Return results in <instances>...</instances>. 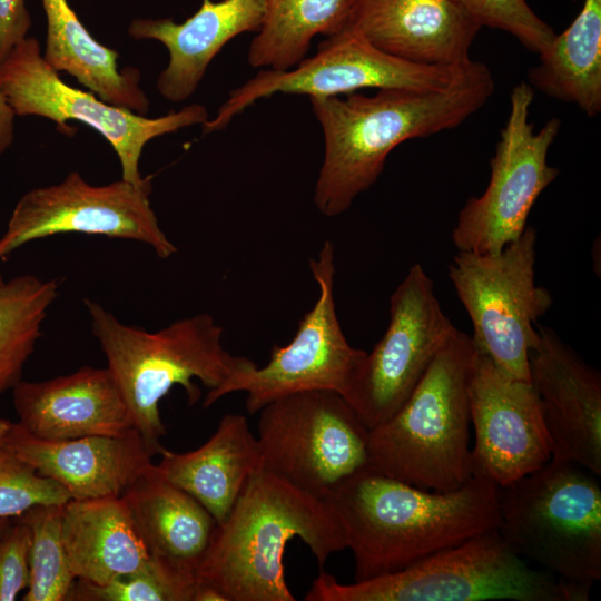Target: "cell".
<instances>
[{"instance_id":"6da1fadb","label":"cell","mask_w":601,"mask_h":601,"mask_svg":"<svg viewBox=\"0 0 601 601\" xmlns=\"http://www.w3.org/2000/svg\"><path fill=\"white\" fill-rule=\"evenodd\" d=\"M494 91L486 65L469 61L437 89H377L374 95L309 97L324 135V157L314 204L325 216L346 211L375 184L398 145L454 129L481 109Z\"/></svg>"},{"instance_id":"7a4b0ae2","label":"cell","mask_w":601,"mask_h":601,"mask_svg":"<svg viewBox=\"0 0 601 601\" xmlns=\"http://www.w3.org/2000/svg\"><path fill=\"white\" fill-rule=\"evenodd\" d=\"M321 497L343 526L354 581L401 571L500 524V487L475 476L435 492L365 469Z\"/></svg>"},{"instance_id":"3957f363","label":"cell","mask_w":601,"mask_h":601,"mask_svg":"<svg viewBox=\"0 0 601 601\" xmlns=\"http://www.w3.org/2000/svg\"><path fill=\"white\" fill-rule=\"evenodd\" d=\"M296 536L321 569L333 553L347 549L343 526L323 497L259 467L217 524L197 583L213 588L224 601H295L284 554Z\"/></svg>"},{"instance_id":"277c9868","label":"cell","mask_w":601,"mask_h":601,"mask_svg":"<svg viewBox=\"0 0 601 601\" xmlns=\"http://www.w3.org/2000/svg\"><path fill=\"white\" fill-rule=\"evenodd\" d=\"M85 305L107 368L152 456L166 435L159 404L175 385L183 386L189 404H194L200 391L193 378L210 391L255 364L224 348V329L210 314L180 318L152 333L124 324L96 300L85 299Z\"/></svg>"},{"instance_id":"5b68a950","label":"cell","mask_w":601,"mask_h":601,"mask_svg":"<svg viewBox=\"0 0 601 601\" xmlns=\"http://www.w3.org/2000/svg\"><path fill=\"white\" fill-rule=\"evenodd\" d=\"M477 349L457 329L385 423L370 430L368 469L435 492L472 477L470 383Z\"/></svg>"},{"instance_id":"8992f818","label":"cell","mask_w":601,"mask_h":601,"mask_svg":"<svg viewBox=\"0 0 601 601\" xmlns=\"http://www.w3.org/2000/svg\"><path fill=\"white\" fill-rule=\"evenodd\" d=\"M497 532L513 553L556 579H601V487L584 467L551 459L500 487Z\"/></svg>"},{"instance_id":"52a82bcc","label":"cell","mask_w":601,"mask_h":601,"mask_svg":"<svg viewBox=\"0 0 601 601\" xmlns=\"http://www.w3.org/2000/svg\"><path fill=\"white\" fill-rule=\"evenodd\" d=\"M306 601H564L553 574L534 569L497 530L393 573L343 584L321 570Z\"/></svg>"},{"instance_id":"ba28073f","label":"cell","mask_w":601,"mask_h":601,"mask_svg":"<svg viewBox=\"0 0 601 601\" xmlns=\"http://www.w3.org/2000/svg\"><path fill=\"white\" fill-rule=\"evenodd\" d=\"M536 231L494 254L459 252L449 277L473 325L477 352L505 375L530 382L529 356L539 342L538 319L553 300L535 283Z\"/></svg>"},{"instance_id":"9c48e42d","label":"cell","mask_w":601,"mask_h":601,"mask_svg":"<svg viewBox=\"0 0 601 601\" xmlns=\"http://www.w3.org/2000/svg\"><path fill=\"white\" fill-rule=\"evenodd\" d=\"M260 466L323 496L368 469V434L337 392L313 390L279 397L259 412Z\"/></svg>"},{"instance_id":"30bf717a","label":"cell","mask_w":601,"mask_h":601,"mask_svg":"<svg viewBox=\"0 0 601 601\" xmlns=\"http://www.w3.org/2000/svg\"><path fill=\"white\" fill-rule=\"evenodd\" d=\"M533 99L528 82L512 88L509 115L490 160L489 184L481 196L466 201L452 231L459 252L494 254L518 239L538 197L559 175L548 154L561 121L551 118L536 130L530 121Z\"/></svg>"},{"instance_id":"8fae6325","label":"cell","mask_w":601,"mask_h":601,"mask_svg":"<svg viewBox=\"0 0 601 601\" xmlns=\"http://www.w3.org/2000/svg\"><path fill=\"white\" fill-rule=\"evenodd\" d=\"M309 269L318 296L300 318L294 338L285 346L274 344L265 366L255 363L208 391L204 407L235 392L246 393L248 414L304 391L331 390L344 397L366 352L353 347L342 331L334 299L335 249L329 239L323 243L317 257L309 259Z\"/></svg>"},{"instance_id":"7c38bea8","label":"cell","mask_w":601,"mask_h":601,"mask_svg":"<svg viewBox=\"0 0 601 601\" xmlns=\"http://www.w3.org/2000/svg\"><path fill=\"white\" fill-rule=\"evenodd\" d=\"M0 87L16 116L43 117L65 129L66 121L77 120L97 130L116 151L121 179L132 184L145 178L139 161L147 142L208 119L199 104L147 118L72 88L46 62L33 37L17 45L0 65Z\"/></svg>"},{"instance_id":"4fadbf2b","label":"cell","mask_w":601,"mask_h":601,"mask_svg":"<svg viewBox=\"0 0 601 601\" xmlns=\"http://www.w3.org/2000/svg\"><path fill=\"white\" fill-rule=\"evenodd\" d=\"M464 66L407 61L381 50L359 32L345 27L323 40L314 56L304 58L293 68L263 69L234 89L217 115L203 124V131L221 130L255 101L275 93L337 97L366 88L437 89L450 85Z\"/></svg>"},{"instance_id":"5bb4252c","label":"cell","mask_w":601,"mask_h":601,"mask_svg":"<svg viewBox=\"0 0 601 601\" xmlns=\"http://www.w3.org/2000/svg\"><path fill=\"white\" fill-rule=\"evenodd\" d=\"M456 331L441 307L433 280L421 264H414L391 295L384 335L366 352L344 395L370 430L403 406Z\"/></svg>"},{"instance_id":"9a60e30c","label":"cell","mask_w":601,"mask_h":601,"mask_svg":"<svg viewBox=\"0 0 601 601\" xmlns=\"http://www.w3.org/2000/svg\"><path fill=\"white\" fill-rule=\"evenodd\" d=\"M151 176L96 186L78 171L59 184L27 191L0 236V260L23 245L59 234L80 233L140 242L159 258L177 253L151 207Z\"/></svg>"},{"instance_id":"2e32d148","label":"cell","mask_w":601,"mask_h":601,"mask_svg":"<svg viewBox=\"0 0 601 601\" xmlns=\"http://www.w3.org/2000/svg\"><path fill=\"white\" fill-rule=\"evenodd\" d=\"M472 476L499 487L540 469L552 449L539 396L530 382L503 374L477 352L470 383Z\"/></svg>"},{"instance_id":"e0dca14e","label":"cell","mask_w":601,"mask_h":601,"mask_svg":"<svg viewBox=\"0 0 601 601\" xmlns=\"http://www.w3.org/2000/svg\"><path fill=\"white\" fill-rule=\"evenodd\" d=\"M530 352V383L542 408L552 457L601 475V375L555 332L539 326Z\"/></svg>"},{"instance_id":"ac0fdd59","label":"cell","mask_w":601,"mask_h":601,"mask_svg":"<svg viewBox=\"0 0 601 601\" xmlns=\"http://www.w3.org/2000/svg\"><path fill=\"white\" fill-rule=\"evenodd\" d=\"M407 61L461 67L481 26L452 0H347L346 26Z\"/></svg>"},{"instance_id":"d6986e66","label":"cell","mask_w":601,"mask_h":601,"mask_svg":"<svg viewBox=\"0 0 601 601\" xmlns=\"http://www.w3.org/2000/svg\"><path fill=\"white\" fill-rule=\"evenodd\" d=\"M6 445L38 474L61 484L73 500L122 496L152 465V455L135 428L119 435L47 441L11 423Z\"/></svg>"},{"instance_id":"ffe728a7","label":"cell","mask_w":601,"mask_h":601,"mask_svg":"<svg viewBox=\"0 0 601 601\" xmlns=\"http://www.w3.org/2000/svg\"><path fill=\"white\" fill-rule=\"evenodd\" d=\"M19 424L47 441L119 435L134 427L110 371L82 366L46 381H20L12 388Z\"/></svg>"},{"instance_id":"44dd1931","label":"cell","mask_w":601,"mask_h":601,"mask_svg":"<svg viewBox=\"0 0 601 601\" xmlns=\"http://www.w3.org/2000/svg\"><path fill=\"white\" fill-rule=\"evenodd\" d=\"M262 0H203L200 8L181 23L165 19H135L128 35L137 40L161 42L169 62L157 80L166 99L179 102L197 89L205 72L223 47L235 37L260 28Z\"/></svg>"},{"instance_id":"7402d4cb","label":"cell","mask_w":601,"mask_h":601,"mask_svg":"<svg viewBox=\"0 0 601 601\" xmlns=\"http://www.w3.org/2000/svg\"><path fill=\"white\" fill-rule=\"evenodd\" d=\"M156 465L167 481L196 499L221 523L250 474L262 467L257 437L246 416L226 414L196 450L177 453L161 446Z\"/></svg>"},{"instance_id":"603a6c76","label":"cell","mask_w":601,"mask_h":601,"mask_svg":"<svg viewBox=\"0 0 601 601\" xmlns=\"http://www.w3.org/2000/svg\"><path fill=\"white\" fill-rule=\"evenodd\" d=\"M61 535L73 575L92 584L132 572L150 555L122 496L69 500Z\"/></svg>"},{"instance_id":"cb8c5ba5","label":"cell","mask_w":601,"mask_h":601,"mask_svg":"<svg viewBox=\"0 0 601 601\" xmlns=\"http://www.w3.org/2000/svg\"><path fill=\"white\" fill-rule=\"evenodd\" d=\"M122 497L149 553L196 574L217 526L213 515L155 464Z\"/></svg>"},{"instance_id":"d4e9b609","label":"cell","mask_w":601,"mask_h":601,"mask_svg":"<svg viewBox=\"0 0 601 601\" xmlns=\"http://www.w3.org/2000/svg\"><path fill=\"white\" fill-rule=\"evenodd\" d=\"M47 19L43 59L66 71L99 99L145 116L149 100L139 87L136 68L118 69V52L99 43L86 29L68 0H41Z\"/></svg>"},{"instance_id":"484cf974","label":"cell","mask_w":601,"mask_h":601,"mask_svg":"<svg viewBox=\"0 0 601 601\" xmlns=\"http://www.w3.org/2000/svg\"><path fill=\"white\" fill-rule=\"evenodd\" d=\"M529 85L575 104L587 116L601 111V0H584L570 26L539 52Z\"/></svg>"},{"instance_id":"4316f807","label":"cell","mask_w":601,"mask_h":601,"mask_svg":"<svg viewBox=\"0 0 601 601\" xmlns=\"http://www.w3.org/2000/svg\"><path fill=\"white\" fill-rule=\"evenodd\" d=\"M262 1V24L247 53L253 68L290 69L306 58L315 37H329L347 22V0Z\"/></svg>"},{"instance_id":"83f0119b","label":"cell","mask_w":601,"mask_h":601,"mask_svg":"<svg viewBox=\"0 0 601 601\" xmlns=\"http://www.w3.org/2000/svg\"><path fill=\"white\" fill-rule=\"evenodd\" d=\"M58 295L56 279L31 274L4 278L0 274V394L21 381Z\"/></svg>"},{"instance_id":"f1b7e54d","label":"cell","mask_w":601,"mask_h":601,"mask_svg":"<svg viewBox=\"0 0 601 601\" xmlns=\"http://www.w3.org/2000/svg\"><path fill=\"white\" fill-rule=\"evenodd\" d=\"M63 505L39 504L17 516L31 531L30 581L23 601H67L76 581L61 535Z\"/></svg>"},{"instance_id":"f546056e","label":"cell","mask_w":601,"mask_h":601,"mask_svg":"<svg viewBox=\"0 0 601 601\" xmlns=\"http://www.w3.org/2000/svg\"><path fill=\"white\" fill-rule=\"evenodd\" d=\"M196 574L150 554L135 571L106 584L75 581L67 601H193Z\"/></svg>"},{"instance_id":"4dcf8cb0","label":"cell","mask_w":601,"mask_h":601,"mask_svg":"<svg viewBox=\"0 0 601 601\" xmlns=\"http://www.w3.org/2000/svg\"><path fill=\"white\" fill-rule=\"evenodd\" d=\"M71 500L58 482L38 474L8 445H0V519H13L35 505Z\"/></svg>"},{"instance_id":"1f68e13d","label":"cell","mask_w":601,"mask_h":601,"mask_svg":"<svg viewBox=\"0 0 601 601\" xmlns=\"http://www.w3.org/2000/svg\"><path fill=\"white\" fill-rule=\"evenodd\" d=\"M481 28L500 29L516 38L526 49L539 53L555 36L554 30L526 0H452Z\"/></svg>"},{"instance_id":"d6a6232c","label":"cell","mask_w":601,"mask_h":601,"mask_svg":"<svg viewBox=\"0 0 601 601\" xmlns=\"http://www.w3.org/2000/svg\"><path fill=\"white\" fill-rule=\"evenodd\" d=\"M30 528L11 519L0 533V601H14L30 581Z\"/></svg>"},{"instance_id":"836d02e7","label":"cell","mask_w":601,"mask_h":601,"mask_svg":"<svg viewBox=\"0 0 601 601\" xmlns=\"http://www.w3.org/2000/svg\"><path fill=\"white\" fill-rule=\"evenodd\" d=\"M30 27L26 0H0V65L27 38Z\"/></svg>"},{"instance_id":"e575fe53","label":"cell","mask_w":601,"mask_h":601,"mask_svg":"<svg viewBox=\"0 0 601 601\" xmlns=\"http://www.w3.org/2000/svg\"><path fill=\"white\" fill-rule=\"evenodd\" d=\"M14 117L0 87V156L11 146L14 138Z\"/></svg>"},{"instance_id":"d590c367","label":"cell","mask_w":601,"mask_h":601,"mask_svg":"<svg viewBox=\"0 0 601 601\" xmlns=\"http://www.w3.org/2000/svg\"><path fill=\"white\" fill-rule=\"evenodd\" d=\"M11 423L12 422L9 420L0 417V445L6 443V437L10 430Z\"/></svg>"},{"instance_id":"8d00e7d4","label":"cell","mask_w":601,"mask_h":601,"mask_svg":"<svg viewBox=\"0 0 601 601\" xmlns=\"http://www.w3.org/2000/svg\"><path fill=\"white\" fill-rule=\"evenodd\" d=\"M11 519H0V533L8 525Z\"/></svg>"}]
</instances>
